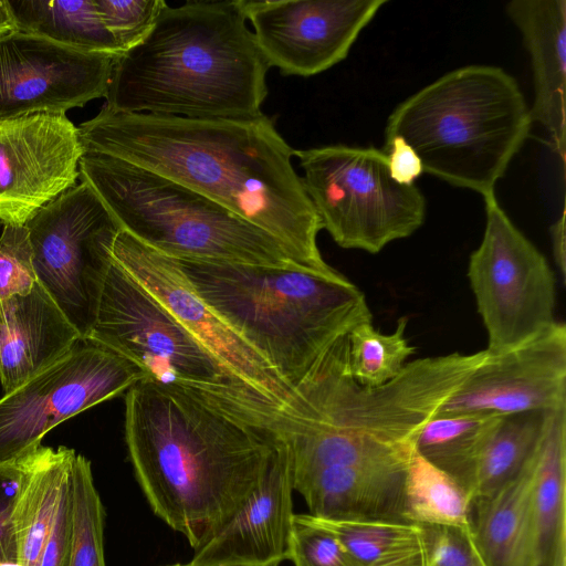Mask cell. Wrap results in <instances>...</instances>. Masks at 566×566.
Instances as JSON below:
<instances>
[{"instance_id":"6da1fadb","label":"cell","mask_w":566,"mask_h":566,"mask_svg":"<svg viewBox=\"0 0 566 566\" xmlns=\"http://www.w3.org/2000/svg\"><path fill=\"white\" fill-rule=\"evenodd\" d=\"M84 151L120 158L175 180L274 237L294 263L342 275L317 245L321 220L294 170V150L263 113L189 118L104 106L78 127Z\"/></svg>"},{"instance_id":"7a4b0ae2","label":"cell","mask_w":566,"mask_h":566,"mask_svg":"<svg viewBox=\"0 0 566 566\" xmlns=\"http://www.w3.org/2000/svg\"><path fill=\"white\" fill-rule=\"evenodd\" d=\"M276 430L177 389L139 381L125 396V441L153 512L193 549L259 485Z\"/></svg>"},{"instance_id":"3957f363","label":"cell","mask_w":566,"mask_h":566,"mask_svg":"<svg viewBox=\"0 0 566 566\" xmlns=\"http://www.w3.org/2000/svg\"><path fill=\"white\" fill-rule=\"evenodd\" d=\"M347 335L294 389V411L279 429L293 481L331 467L405 465L423 426L486 357L483 349L419 358L389 381L364 386L349 369Z\"/></svg>"},{"instance_id":"277c9868","label":"cell","mask_w":566,"mask_h":566,"mask_svg":"<svg viewBox=\"0 0 566 566\" xmlns=\"http://www.w3.org/2000/svg\"><path fill=\"white\" fill-rule=\"evenodd\" d=\"M242 0L166 6L145 38L116 56L105 106L189 118L262 114L270 69Z\"/></svg>"},{"instance_id":"5b68a950","label":"cell","mask_w":566,"mask_h":566,"mask_svg":"<svg viewBox=\"0 0 566 566\" xmlns=\"http://www.w3.org/2000/svg\"><path fill=\"white\" fill-rule=\"evenodd\" d=\"M171 259L205 303L293 391L336 339L373 318L364 293L343 275L296 265Z\"/></svg>"},{"instance_id":"8992f818","label":"cell","mask_w":566,"mask_h":566,"mask_svg":"<svg viewBox=\"0 0 566 566\" xmlns=\"http://www.w3.org/2000/svg\"><path fill=\"white\" fill-rule=\"evenodd\" d=\"M533 119L517 81L494 65H467L422 87L391 112L385 143L401 137L423 172L483 198L527 139Z\"/></svg>"},{"instance_id":"52a82bcc","label":"cell","mask_w":566,"mask_h":566,"mask_svg":"<svg viewBox=\"0 0 566 566\" xmlns=\"http://www.w3.org/2000/svg\"><path fill=\"white\" fill-rule=\"evenodd\" d=\"M80 176L122 230L164 255L300 266L264 230L155 171L109 155L84 151Z\"/></svg>"},{"instance_id":"ba28073f","label":"cell","mask_w":566,"mask_h":566,"mask_svg":"<svg viewBox=\"0 0 566 566\" xmlns=\"http://www.w3.org/2000/svg\"><path fill=\"white\" fill-rule=\"evenodd\" d=\"M87 338L115 352L143 380L185 391L245 421L276 430L283 417L241 385L178 319L114 260Z\"/></svg>"},{"instance_id":"9c48e42d","label":"cell","mask_w":566,"mask_h":566,"mask_svg":"<svg viewBox=\"0 0 566 566\" xmlns=\"http://www.w3.org/2000/svg\"><path fill=\"white\" fill-rule=\"evenodd\" d=\"M294 156L322 228L339 247L378 253L422 226L423 193L391 178L384 150L328 145L294 150Z\"/></svg>"},{"instance_id":"30bf717a","label":"cell","mask_w":566,"mask_h":566,"mask_svg":"<svg viewBox=\"0 0 566 566\" xmlns=\"http://www.w3.org/2000/svg\"><path fill=\"white\" fill-rule=\"evenodd\" d=\"M24 226L38 283L81 337L87 338L119 224L82 181L41 208Z\"/></svg>"},{"instance_id":"8fae6325","label":"cell","mask_w":566,"mask_h":566,"mask_svg":"<svg viewBox=\"0 0 566 566\" xmlns=\"http://www.w3.org/2000/svg\"><path fill=\"white\" fill-rule=\"evenodd\" d=\"M485 228L468 277L488 333L489 354L514 348L556 319L555 276L544 254L517 229L495 193L483 198Z\"/></svg>"},{"instance_id":"7c38bea8","label":"cell","mask_w":566,"mask_h":566,"mask_svg":"<svg viewBox=\"0 0 566 566\" xmlns=\"http://www.w3.org/2000/svg\"><path fill=\"white\" fill-rule=\"evenodd\" d=\"M142 380V371L127 359L81 338L53 365L0 398V463L34 452L54 427Z\"/></svg>"},{"instance_id":"4fadbf2b","label":"cell","mask_w":566,"mask_h":566,"mask_svg":"<svg viewBox=\"0 0 566 566\" xmlns=\"http://www.w3.org/2000/svg\"><path fill=\"white\" fill-rule=\"evenodd\" d=\"M113 260L151 293L245 390L283 418L294 411V391L196 293L174 259L120 230Z\"/></svg>"},{"instance_id":"5bb4252c","label":"cell","mask_w":566,"mask_h":566,"mask_svg":"<svg viewBox=\"0 0 566 566\" xmlns=\"http://www.w3.org/2000/svg\"><path fill=\"white\" fill-rule=\"evenodd\" d=\"M387 0H242L256 44L283 75L312 76L343 61Z\"/></svg>"},{"instance_id":"9a60e30c","label":"cell","mask_w":566,"mask_h":566,"mask_svg":"<svg viewBox=\"0 0 566 566\" xmlns=\"http://www.w3.org/2000/svg\"><path fill=\"white\" fill-rule=\"evenodd\" d=\"M117 55L86 52L15 31L0 38V122L65 114L105 97Z\"/></svg>"},{"instance_id":"2e32d148","label":"cell","mask_w":566,"mask_h":566,"mask_svg":"<svg viewBox=\"0 0 566 566\" xmlns=\"http://www.w3.org/2000/svg\"><path fill=\"white\" fill-rule=\"evenodd\" d=\"M562 408H566V326L555 321L514 348L486 352L436 416H506Z\"/></svg>"},{"instance_id":"e0dca14e","label":"cell","mask_w":566,"mask_h":566,"mask_svg":"<svg viewBox=\"0 0 566 566\" xmlns=\"http://www.w3.org/2000/svg\"><path fill=\"white\" fill-rule=\"evenodd\" d=\"M84 154L65 114L35 113L0 122V223L24 226L76 186Z\"/></svg>"},{"instance_id":"ac0fdd59","label":"cell","mask_w":566,"mask_h":566,"mask_svg":"<svg viewBox=\"0 0 566 566\" xmlns=\"http://www.w3.org/2000/svg\"><path fill=\"white\" fill-rule=\"evenodd\" d=\"M291 453L280 436L264 474L240 510L195 549L190 566H279L293 524Z\"/></svg>"},{"instance_id":"d6986e66","label":"cell","mask_w":566,"mask_h":566,"mask_svg":"<svg viewBox=\"0 0 566 566\" xmlns=\"http://www.w3.org/2000/svg\"><path fill=\"white\" fill-rule=\"evenodd\" d=\"M505 12L520 30L531 57L533 123L546 132L552 148L565 160L566 150V1L513 0Z\"/></svg>"},{"instance_id":"ffe728a7","label":"cell","mask_w":566,"mask_h":566,"mask_svg":"<svg viewBox=\"0 0 566 566\" xmlns=\"http://www.w3.org/2000/svg\"><path fill=\"white\" fill-rule=\"evenodd\" d=\"M81 335L36 282L27 295L0 301V382L9 392L53 365Z\"/></svg>"},{"instance_id":"44dd1931","label":"cell","mask_w":566,"mask_h":566,"mask_svg":"<svg viewBox=\"0 0 566 566\" xmlns=\"http://www.w3.org/2000/svg\"><path fill=\"white\" fill-rule=\"evenodd\" d=\"M405 465H342L293 481L312 516L339 521H401Z\"/></svg>"},{"instance_id":"7402d4cb","label":"cell","mask_w":566,"mask_h":566,"mask_svg":"<svg viewBox=\"0 0 566 566\" xmlns=\"http://www.w3.org/2000/svg\"><path fill=\"white\" fill-rule=\"evenodd\" d=\"M535 566H566V408L552 411L531 475Z\"/></svg>"},{"instance_id":"603a6c76","label":"cell","mask_w":566,"mask_h":566,"mask_svg":"<svg viewBox=\"0 0 566 566\" xmlns=\"http://www.w3.org/2000/svg\"><path fill=\"white\" fill-rule=\"evenodd\" d=\"M534 457L499 491L471 502L470 532L485 566H535L530 504Z\"/></svg>"},{"instance_id":"cb8c5ba5","label":"cell","mask_w":566,"mask_h":566,"mask_svg":"<svg viewBox=\"0 0 566 566\" xmlns=\"http://www.w3.org/2000/svg\"><path fill=\"white\" fill-rule=\"evenodd\" d=\"M552 411L499 416L476 459L469 497L472 501L499 491L515 479L535 454Z\"/></svg>"},{"instance_id":"d4e9b609","label":"cell","mask_w":566,"mask_h":566,"mask_svg":"<svg viewBox=\"0 0 566 566\" xmlns=\"http://www.w3.org/2000/svg\"><path fill=\"white\" fill-rule=\"evenodd\" d=\"M18 31L86 52L122 53L94 0H7Z\"/></svg>"},{"instance_id":"484cf974","label":"cell","mask_w":566,"mask_h":566,"mask_svg":"<svg viewBox=\"0 0 566 566\" xmlns=\"http://www.w3.org/2000/svg\"><path fill=\"white\" fill-rule=\"evenodd\" d=\"M308 516L337 537L357 566H424V538L419 525L401 521H339Z\"/></svg>"},{"instance_id":"4316f807","label":"cell","mask_w":566,"mask_h":566,"mask_svg":"<svg viewBox=\"0 0 566 566\" xmlns=\"http://www.w3.org/2000/svg\"><path fill=\"white\" fill-rule=\"evenodd\" d=\"M471 500L449 474L416 450L403 479V518L419 526L470 528Z\"/></svg>"},{"instance_id":"83f0119b","label":"cell","mask_w":566,"mask_h":566,"mask_svg":"<svg viewBox=\"0 0 566 566\" xmlns=\"http://www.w3.org/2000/svg\"><path fill=\"white\" fill-rule=\"evenodd\" d=\"M499 416H434L419 432L415 450L449 474L469 495L474 465Z\"/></svg>"},{"instance_id":"f1b7e54d","label":"cell","mask_w":566,"mask_h":566,"mask_svg":"<svg viewBox=\"0 0 566 566\" xmlns=\"http://www.w3.org/2000/svg\"><path fill=\"white\" fill-rule=\"evenodd\" d=\"M72 541L66 566H106L105 511L96 490L91 462L75 453L71 469Z\"/></svg>"},{"instance_id":"f546056e","label":"cell","mask_w":566,"mask_h":566,"mask_svg":"<svg viewBox=\"0 0 566 566\" xmlns=\"http://www.w3.org/2000/svg\"><path fill=\"white\" fill-rule=\"evenodd\" d=\"M408 318L401 317L392 333L384 334L368 322L348 333L349 369L357 382L379 386L399 374L416 350L405 336Z\"/></svg>"},{"instance_id":"4dcf8cb0","label":"cell","mask_w":566,"mask_h":566,"mask_svg":"<svg viewBox=\"0 0 566 566\" xmlns=\"http://www.w3.org/2000/svg\"><path fill=\"white\" fill-rule=\"evenodd\" d=\"M294 566H357L337 537L308 514H294L289 556Z\"/></svg>"},{"instance_id":"1f68e13d","label":"cell","mask_w":566,"mask_h":566,"mask_svg":"<svg viewBox=\"0 0 566 566\" xmlns=\"http://www.w3.org/2000/svg\"><path fill=\"white\" fill-rule=\"evenodd\" d=\"M94 1L105 28L122 53L145 38L167 3L164 0Z\"/></svg>"},{"instance_id":"d6a6232c","label":"cell","mask_w":566,"mask_h":566,"mask_svg":"<svg viewBox=\"0 0 566 566\" xmlns=\"http://www.w3.org/2000/svg\"><path fill=\"white\" fill-rule=\"evenodd\" d=\"M25 226L3 224L0 235V301L29 294L36 284Z\"/></svg>"},{"instance_id":"836d02e7","label":"cell","mask_w":566,"mask_h":566,"mask_svg":"<svg viewBox=\"0 0 566 566\" xmlns=\"http://www.w3.org/2000/svg\"><path fill=\"white\" fill-rule=\"evenodd\" d=\"M35 451L0 463V566H19L14 509Z\"/></svg>"},{"instance_id":"e575fe53","label":"cell","mask_w":566,"mask_h":566,"mask_svg":"<svg viewBox=\"0 0 566 566\" xmlns=\"http://www.w3.org/2000/svg\"><path fill=\"white\" fill-rule=\"evenodd\" d=\"M424 566H485L470 528L421 526Z\"/></svg>"},{"instance_id":"d590c367","label":"cell","mask_w":566,"mask_h":566,"mask_svg":"<svg viewBox=\"0 0 566 566\" xmlns=\"http://www.w3.org/2000/svg\"><path fill=\"white\" fill-rule=\"evenodd\" d=\"M72 469V468H71ZM72 541L71 473L64 482L39 566H66Z\"/></svg>"},{"instance_id":"8d00e7d4","label":"cell","mask_w":566,"mask_h":566,"mask_svg":"<svg viewBox=\"0 0 566 566\" xmlns=\"http://www.w3.org/2000/svg\"><path fill=\"white\" fill-rule=\"evenodd\" d=\"M388 168L391 178L401 185H415L423 174V167L413 148L401 137L385 143Z\"/></svg>"},{"instance_id":"74e56055","label":"cell","mask_w":566,"mask_h":566,"mask_svg":"<svg viewBox=\"0 0 566 566\" xmlns=\"http://www.w3.org/2000/svg\"><path fill=\"white\" fill-rule=\"evenodd\" d=\"M549 237L555 263L562 274L563 280L566 275V250H565V211L549 227Z\"/></svg>"},{"instance_id":"f35d334b","label":"cell","mask_w":566,"mask_h":566,"mask_svg":"<svg viewBox=\"0 0 566 566\" xmlns=\"http://www.w3.org/2000/svg\"><path fill=\"white\" fill-rule=\"evenodd\" d=\"M18 31L7 0H0V38Z\"/></svg>"},{"instance_id":"ab89813d","label":"cell","mask_w":566,"mask_h":566,"mask_svg":"<svg viewBox=\"0 0 566 566\" xmlns=\"http://www.w3.org/2000/svg\"><path fill=\"white\" fill-rule=\"evenodd\" d=\"M167 566H190V565L187 563V564H172V565H167Z\"/></svg>"}]
</instances>
